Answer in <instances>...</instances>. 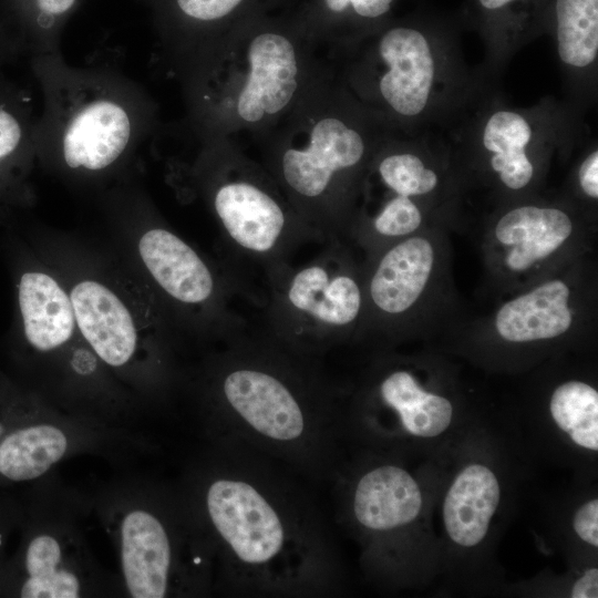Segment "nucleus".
<instances>
[{"label": "nucleus", "instance_id": "nucleus-1", "mask_svg": "<svg viewBox=\"0 0 598 598\" xmlns=\"http://www.w3.org/2000/svg\"><path fill=\"white\" fill-rule=\"evenodd\" d=\"M286 466L243 447L209 444L178 481L214 560V592L320 597L338 564L328 526Z\"/></svg>", "mask_w": 598, "mask_h": 598}, {"label": "nucleus", "instance_id": "nucleus-2", "mask_svg": "<svg viewBox=\"0 0 598 598\" xmlns=\"http://www.w3.org/2000/svg\"><path fill=\"white\" fill-rule=\"evenodd\" d=\"M196 396L208 444L246 448L311 483L339 471L340 413L319 358L243 332L206 361Z\"/></svg>", "mask_w": 598, "mask_h": 598}, {"label": "nucleus", "instance_id": "nucleus-3", "mask_svg": "<svg viewBox=\"0 0 598 598\" xmlns=\"http://www.w3.org/2000/svg\"><path fill=\"white\" fill-rule=\"evenodd\" d=\"M326 66L288 9L256 14L223 35L178 79L187 125L195 138L248 133L259 143Z\"/></svg>", "mask_w": 598, "mask_h": 598}, {"label": "nucleus", "instance_id": "nucleus-4", "mask_svg": "<svg viewBox=\"0 0 598 598\" xmlns=\"http://www.w3.org/2000/svg\"><path fill=\"white\" fill-rule=\"evenodd\" d=\"M391 132L351 95L327 60L293 110L258 143L260 163L326 243L352 223L367 169Z\"/></svg>", "mask_w": 598, "mask_h": 598}, {"label": "nucleus", "instance_id": "nucleus-5", "mask_svg": "<svg viewBox=\"0 0 598 598\" xmlns=\"http://www.w3.org/2000/svg\"><path fill=\"white\" fill-rule=\"evenodd\" d=\"M42 92L37 159L74 182L120 174L154 140L158 107L137 82L105 65L74 66L61 52L30 59Z\"/></svg>", "mask_w": 598, "mask_h": 598}, {"label": "nucleus", "instance_id": "nucleus-6", "mask_svg": "<svg viewBox=\"0 0 598 598\" xmlns=\"http://www.w3.org/2000/svg\"><path fill=\"white\" fill-rule=\"evenodd\" d=\"M90 497L115 548L124 597L214 592L212 550L178 483L123 477Z\"/></svg>", "mask_w": 598, "mask_h": 598}, {"label": "nucleus", "instance_id": "nucleus-7", "mask_svg": "<svg viewBox=\"0 0 598 598\" xmlns=\"http://www.w3.org/2000/svg\"><path fill=\"white\" fill-rule=\"evenodd\" d=\"M27 486L18 546L0 561V597H124L118 575L97 563L84 537L91 497L55 472Z\"/></svg>", "mask_w": 598, "mask_h": 598}, {"label": "nucleus", "instance_id": "nucleus-8", "mask_svg": "<svg viewBox=\"0 0 598 598\" xmlns=\"http://www.w3.org/2000/svg\"><path fill=\"white\" fill-rule=\"evenodd\" d=\"M189 168L193 189L213 213L235 256L266 278L288 266L293 251L315 233L286 199L260 162L235 138H195Z\"/></svg>", "mask_w": 598, "mask_h": 598}, {"label": "nucleus", "instance_id": "nucleus-9", "mask_svg": "<svg viewBox=\"0 0 598 598\" xmlns=\"http://www.w3.org/2000/svg\"><path fill=\"white\" fill-rule=\"evenodd\" d=\"M306 264L267 277L266 329L286 347L313 358L346 337L363 311V287L339 239Z\"/></svg>", "mask_w": 598, "mask_h": 598}, {"label": "nucleus", "instance_id": "nucleus-10", "mask_svg": "<svg viewBox=\"0 0 598 598\" xmlns=\"http://www.w3.org/2000/svg\"><path fill=\"white\" fill-rule=\"evenodd\" d=\"M326 59L351 95L390 131L430 103L436 59L419 29L382 25Z\"/></svg>", "mask_w": 598, "mask_h": 598}, {"label": "nucleus", "instance_id": "nucleus-11", "mask_svg": "<svg viewBox=\"0 0 598 598\" xmlns=\"http://www.w3.org/2000/svg\"><path fill=\"white\" fill-rule=\"evenodd\" d=\"M151 450L150 441L130 427L68 414L35 394L0 439V488L39 481L78 455L120 463Z\"/></svg>", "mask_w": 598, "mask_h": 598}, {"label": "nucleus", "instance_id": "nucleus-12", "mask_svg": "<svg viewBox=\"0 0 598 598\" xmlns=\"http://www.w3.org/2000/svg\"><path fill=\"white\" fill-rule=\"evenodd\" d=\"M78 332L117 378L148 399H161L176 372L166 341L142 336L128 306L104 282L83 279L69 291Z\"/></svg>", "mask_w": 598, "mask_h": 598}, {"label": "nucleus", "instance_id": "nucleus-13", "mask_svg": "<svg viewBox=\"0 0 598 598\" xmlns=\"http://www.w3.org/2000/svg\"><path fill=\"white\" fill-rule=\"evenodd\" d=\"M138 255L148 276L174 310L226 342L244 332L228 305V285L188 243L161 224L141 234Z\"/></svg>", "mask_w": 598, "mask_h": 598}, {"label": "nucleus", "instance_id": "nucleus-14", "mask_svg": "<svg viewBox=\"0 0 598 598\" xmlns=\"http://www.w3.org/2000/svg\"><path fill=\"white\" fill-rule=\"evenodd\" d=\"M161 51L178 80L223 35L264 12L288 9L295 0H150Z\"/></svg>", "mask_w": 598, "mask_h": 598}, {"label": "nucleus", "instance_id": "nucleus-15", "mask_svg": "<svg viewBox=\"0 0 598 598\" xmlns=\"http://www.w3.org/2000/svg\"><path fill=\"white\" fill-rule=\"evenodd\" d=\"M17 303L27 357L35 360L31 363L72 347L78 332L72 301L53 276L37 269L22 271Z\"/></svg>", "mask_w": 598, "mask_h": 598}, {"label": "nucleus", "instance_id": "nucleus-16", "mask_svg": "<svg viewBox=\"0 0 598 598\" xmlns=\"http://www.w3.org/2000/svg\"><path fill=\"white\" fill-rule=\"evenodd\" d=\"M422 503L421 489L411 474L384 463L363 471L353 481L344 507L362 532L388 534L412 523Z\"/></svg>", "mask_w": 598, "mask_h": 598}, {"label": "nucleus", "instance_id": "nucleus-17", "mask_svg": "<svg viewBox=\"0 0 598 598\" xmlns=\"http://www.w3.org/2000/svg\"><path fill=\"white\" fill-rule=\"evenodd\" d=\"M37 116L30 93L0 75V214L28 205L37 159Z\"/></svg>", "mask_w": 598, "mask_h": 598}, {"label": "nucleus", "instance_id": "nucleus-18", "mask_svg": "<svg viewBox=\"0 0 598 598\" xmlns=\"http://www.w3.org/2000/svg\"><path fill=\"white\" fill-rule=\"evenodd\" d=\"M396 0H295L293 20L322 55L341 51L383 25Z\"/></svg>", "mask_w": 598, "mask_h": 598}, {"label": "nucleus", "instance_id": "nucleus-19", "mask_svg": "<svg viewBox=\"0 0 598 598\" xmlns=\"http://www.w3.org/2000/svg\"><path fill=\"white\" fill-rule=\"evenodd\" d=\"M433 262L432 245L422 237L405 238L390 247L367 282L372 309L390 318L405 313L422 295Z\"/></svg>", "mask_w": 598, "mask_h": 598}, {"label": "nucleus", "instance_id": "nucleus-20", "mask_svg": "<svg viewBox=\"0 0 598 598\" xmlns=\"http://www.w3.org/2000/svg\"><path fill=\"white\" fill-rule=\"evenodd\" d=\"M80 0H0V42L12 60L61 52L62 29Z\"/></svg>", "mask_w": 598, "mask_h": 598}, {"label": "nucleus", "instance_id": "nucleus-21", "mask_svg": "<svg viewBox=\"0 0 598 598\" xmlns=\"http://www.w3.org/2000/svg\"><path fill=\"white\" fill-rule=\"evenodd\" d=\"M501 489L495 474L485 465L471 464L454 480L443 504V519L452 542L473 547L487 534Z\"/></svg>", "mask_w": 598, "mask_h": 598}, {"label": "nucleus", "instance_id": "nucleus-22", "mask_svg": "<svg viewBox=\"0 0 598 598\" xmlns=\"http://www.w3.org/2000/svg\"><path fill=\"white\" fill-rule=\"evenodd\" d=\"M573 231L569 216L558 208L520 206L496 224L495 237L511 249L507 266L515 271L532 267L557 250Z\"/></svg>", "mask_w": 598, "mask_h": 598}, {"label": "nucleus", "instance_id": "nucleus-23", "mask_svg": "<svg viewBox=\"0 0 598 598\" xmlns=\"http://www.w3.org/2000/svg\"><path fill=\"white\" fill-rule=\"evenodd\" d=\"M568 298L569 288L565 282H545L506 302L496 315V330L503 339L511 342L558 337L571 324Z\"/></svg>", "mask_w": 598, "mask_h": 598}, {"label": "nucleus", "instance_id": "nucleus-24", "mask_svg": "<svg viewBox=\"0 0 598 598\" xmlns=\"http://www.w3.org/2000/svg\"><path fill=\"white\" fill-rule=\"evenodd\" d=\"M377 400L381 406L392 411L403 430L413 436H437L452 422L451 402L424 391L405 370H392L380 378Z\"/></svg>", "mask_w": 598, "mask_h": 598}, {"label": "nucleus", "instance_id": "nucleus-25", "mask_svg": "<svg viewBox=\"0 0 598 598\" xmlns=\"http://www.w3.org/2000/svg\"><path fill=\"white\" fill-rule=\"evenodd\" d=\"M533 137L532 123L514 110H496L485 121L483 146L491 153L493 171L509 189H522L533 178L534 166L527 152Z\"/></svg>", "mask_w": 598, "mask_h": 598}, {"label": "nucleus", "instance_id": "nucleus-26", "mask_svg": "<svg viewBox=\"0 0 598 598\" xmlns=\"http://www.w3.org/2000/svg\"><path fill=\"white\" fill-rule=\"evenodd\" d=\"M556 39L560 60L584 69L598 55V0H556Z\"/></svg>", "mask_w": 598, "mask_h": 598}, {"label": "nucleus", "instance_id": "nucleus-27", "mask_svg": "<svg viewBox=\"0 0 598 598\" xmlns=\"http://www.w3.org/2000/svg\"><path fill=\"white\" fill-rule=\"evenodd\" d=\"M549 411L556 425L580 447L598 451V392L580 381L555 389Z\"/></svg>", "mask_w": 598, "mask_h": 598}, {"label": "nucleus", "instance_id": "nucleus-28", "mask_svg": "<svg viewBox=\"0 0 598 598\" xmlns=\"http://www.w3.org/2000/svg\"><path fill=\"white\" fill-rule=\"evenodd\" d=\"M385 194L375 214L369 219L371 231L381 238L404 237L422 223V213L414 199Z\"/></svg>", "mask_w": 598, "mask_h": 598}, {"label": "nucleus", "instance_id": "nucleus-29", "mask_svg": "<svg viewBox=\"0 0 598 598\" xmlns=\"http://www.w3.org/2000/svg\"><path fill=\"white\" fill-rule=\"evenodd\" d=\"M35 393L0 374V439L28 408Z\"/></svg>", "mask_w": 598, "mask_h": 598}, {"label": "nucleus", "instance_id": "nucleus-30", "mask_svg": "<svg viewBox=\"0 0 598 598\" xmlns=\"http://www.w3.org/2000/svg\"><path fill=\"white\" fill-rule=\"evenodd\" d=\"M578 537L587 544L598 547V499L594 498L581 505L573 520Z\"/></svg>", "mask_w": 598, "mask_h": 598}, {"label": "nucleus", "instance_id": "nucleus-31", "mask_svg": "<svg viewBox=\"0 0 598 598\" xmlns=\"http://www.w3.org/2000/svg\"><path fill=\"white\" fill-rule=\"evenodd\" d=\"M21 516V501L7 495L0 496V561L6 557V544L11 533L18 529Z\"/></svg>", "mask_w": 598, "mask_h": 598}, {"label": "nucleus", "instance_id": "nucleus-32", "mask_svg": "<svg viewBox=\"0 0 598 598\" xmlns=\"http://www.w3.org/2000/svg\"><path fill=\"white\" fill-rule=\"evenodd\" d=\"M582 192L592 199L598 198V151L594 150L581 163L578 171Z\"/></svg>", "mask_w": 598, "mask_h": 598}, {"label": "nucleus", "instance_id": "nucleus-33", "mask_svg": "<svg viewBox=\"0 0 598 598\" xmlns=\"http://www.w3.org/2000/svg\"><path fill=\"white\" fill-rule=\"evenodd\" d=\"M570 596L573 598H597L598 597V569L590 568L578 578L573 588Z\"/></svg>", "mask_w": 598, "mask_h": 598}, {"label": "nucleus", "instance_id": "nucleus-34", "mask_svg": "<svg viewBox=\"0 0 598 598\" xmlns=\"http://www.w3.org/2000/svg\"><path fill=\"white\" fill-rule=\"evenodd\" d=\"M478 1L481 6L487 10H498L515 0H478Z\"/></svg>", "mask_w": 598, "mask_h": 598}, {"label": "nucleus", "instance_id": "nucleus-35", "mask_svg": "<svg viewBox=\"0 0 598 598\" xmlns=\"http://www.w3.org/2000/svg\"><path fill=\"white\" fill-rule=\"evenodd\" d=\"M12 58L7 50V48L0 42V68L3 66L7 62L11 61Z\"/></svg>", "mask_w": 598, "mask_h": 598}]
</instances>
